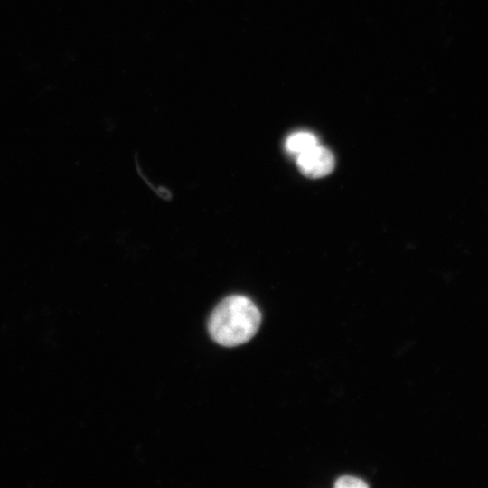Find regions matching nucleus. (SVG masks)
Returning <instances> with one entry per match:
<instances>
[{"mask_svg": "<svg viewBox=\"0 0 488 488\" xmlns=\"http://www.w3.org/2000/svg\"><path fill=\"white\" fill-rule=\"evenodd\" d=\"M296 164L303 174L320 178L329 174L334 167V156L327 148L316 145L298 155Z\"/></svg>", "mask_w": 488, "mask_h": 488, "instance_id": "2", "label": "nucleus"}, {"mask_svg": "<svg viewBox=\"0 0 488 488\" xmlns=\"http://www.w3.org/2000/svg\"><path fill=\"white\" fill-rule=\"evenodd\" d=\"M334 486L337 488H365L368 487V484L353 476H342L336 480Z\"/></svg>", "mask_w": 488, "mask_h": 488, "instance_id": "4", "label": "nucleus"}, {"mask_svg": "<svg viewBox=\"0 0 488 488\" xmlns=\"http://www.w3.org/2000/svg\"><path fill=\"white\" fill-rule=\"evenodd\" d=\"M261 314L256 305L244 296H230L212 311L208 329L217 343L234 347L249 341L258 332Z\"/></svg>", "mask_w": 488, "mask_h": 488, "instance_id": "1", "label": "nucleus"}, {"mask_svg": "<svg viewBox=\"0 0 488 488\" xmlns=\"http://www.w3.org/2000/svg\"><path fill=\"white\" fill-rule=\"evenodd\" d=\"M318 145L317 137L305 131H298L287 136L285 142V148L287 153L296 158L310 148Z\"/></svg>", "mask_w": 488, "mask_h": 488, "instance_id": "3", "label": "nucleus"}]
</instances>
